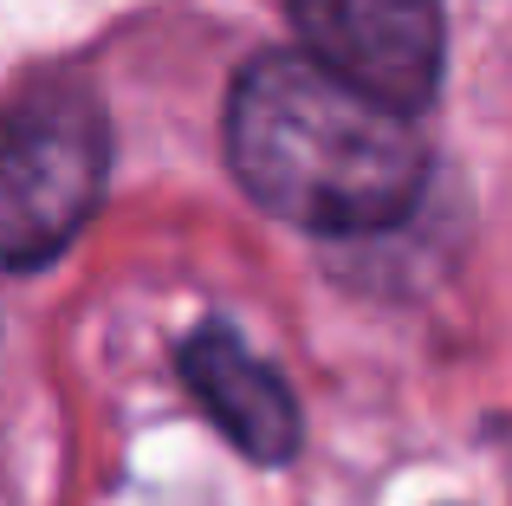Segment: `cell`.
Listing matches in <instances>:
<instances>
[{
	"label": "cell",
	"instance_id": "obj_1",
	"mask_svg": "<svg viewBox=\"0 0 512 506\" xmlns=\"http://www.w3.org/2000/svg\"><path fill=\"white\" fill-rule=\"evenodd\" d=\"M227 163L266 215L350 241L415 208L428 143L409 111L357 91L312 52H260L227 98Z\"/></svg>",
	"mask_w": 512,
	"mask_h": 506
},
{
	"label": "cell",
	"instance_id": "obj_2",
	"mask_svg": "<svg viewBox=\"0 0 512 506\" xmlns=\"http://www.w3.org/2000/svg\"><path fill=\"white\" fill-rule=\"evenodd\" d=\"M104 189V117L85 78H33L7 111L0 241L7 266L33 273L85 228Z\"/></svg>",
	"mask_w": 512,
	"mask_h": 506
},
{
	"label": "cell",
	"instance_id": "obj_3",
	"mask_svg": "<svg viewBox=\"0 0 512 506\" xmlns=\"http://www.w3.org/2000/svg\"><path fill=\"white\" fill-rule=\"evenodd\" d=\"M292 26L299 52L409 117L441 85V0H292Z\"/></svg>",
	"mask_w": 512,
	"mask_h": 506
},
{
	"label": "cell",
	"instance_id": "obj_4",
	"mask_svg": "<svg viewBox=\"0 0 512 506\" xmlns=\"http://www.w3.org/2000/svg\"><path fill=\"white\" fill-rule=\"evenodd\" d=\"M175 364H182L188 396L247 461H286L299 448V403L279 383V370L240 344L234 325H195Z\"/></svg>",
	"mask_w": 512,
	"mask_h": 506
}]
</instances>
